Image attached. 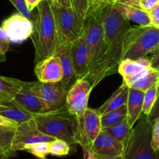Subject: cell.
<instances>
[{
  "label": "cell",
  "mask_w": 159,
  "mask_h": 159,
  "mask_svg": "<svg viewBox=\"0 0 159 159\" xmlns=\"http://www.w3.org/2000/svg\"><path fill=\"white\" fill-rule=\"evenodd\" d=\"M34 73L39 82H57L63 78V70L60 59L56 54L35 64Z\"/></svg>",
  "instance_id": "obj_14"
},
{
  "label": "cell",
  "mask_w": 159,
  "mask_h": 159,
  "mask_svg": "<svg viewBox=\"0 0 159 159\" xmlns=\"http://www.w3.org/2000/svg\"><path fill=\"white\" fill-rule=\"evenodd\" d=\"M158 95V85L156 84L144 93L142 113L147 116L150 114Z\"/></svg>",
  "instance_id": "obj_29"
},
{
  "label": "cell",
  "mask_w": 159,
  "mask_h": 159,
  "mask_svg": "<svg viewBox=\"0 0 159 159\" xmlns=\"http://www.w3.org/2000/svg\"><path fill=\"white\" fill-rule=\"evenodd\" d=\"M108 1H109V2H111V3H115L116 0H108Z\"/></svg>",
  "instance_id": "obj_52"
},
{
  "label": "cell",
  "mask_w": 159,
  "mask_h": 159,
  "mask_svg": "<svg viewBox=\"0 0 159 159\" xmlns=\"http://www.w3.org/2000/svg\"><path fill=\"white\" fill-rule=\"evenodd\" d=\"M10 40L9 37L6 34V31L3 30L2 26H0V47L3 52L6 54L9 50V44H10Z\"/></svg>",
  "instance_id": "obj_34"
},
{
  "label": "cell",
  "mask_w": 159,
  "mask_h": 159,
  "mask_svg": "<svg viewBox=\"0 0 159 159\" xmlns=\"http://www.w3.org/2000/svg\"><path fill=\"white\" fill-rule=\"evenodd\" d=\"M70 151V145L65 141L60 139H55L50 142L49 155L54 156L62 157L69 155Z\"/></svg>",
  "instance_id": "obj_31"
},
{
  "label": "cell",
  "mask_w": 159,
  "mask_h": 159,
  "mask_svg": "<svg viewBox=\"0 0 159 159\" xmlns=\"http://www.w3.org/2000/svg\"><path fill=\"white\" fill-rule=\"evenodd\" d=\"M90 148L95 155L100 156H118L124 153V144L104 130L100 132Z\"/></svg>",
  "instance_id": "obj_16"
},
{
  "label": "cell",
  "mask_w": 159,
  "mask_h": 159,
  "mask_svg": "<svg viewBox=\"0 0 159 159\" xmlns=\"http://www.w3.org/2000/svg\"><path fill=\"white\" fill-rule=\"evenodd\" d=\"M25 2H26V6L29 9V10L33 12L34 8L37 7V5L39 4L40 1L39 0H25Z\"/></svg>",
  "instance_id": "obj_42"
},
{
  "label": "cell",
  "mask_w": 159,
  "mask_h": 159,
  "mask_svg": "<svg viewBox=\"0 0 159 159\" xmlns=\"http://www.w3.org/2000/svg\"><path fill=\"white\" fill-rule=\"evenodd\" d=\"M83 149V152H84V159H97L96 155L93 152L90 148L86 147L85 145H80Z\"/></svg>",
  "instance_id": "obj_39"
},
{
  "label": "cell",
  "mask_w": 159,
  "mask_h": 159,
  "mask_svg": "<svg viewBox=\"0 0 159 159\" xmlns=\"http://www.w3.org/2000/svg\"><path fill=\"white\" fill-rule=\"evenodd\" d=\"M26 85L45 102L49 111L55 110L65 105L69 89L61 81L57 82H26Z\"/></svg>",
  "instance_id": "obj_8"
},
{
  "label": "cell",
  "mask_w": 159,
  "mask_h": 159,
  "mask_svg": "<svg viewBox=\"0 0 159 159\" xmlns=\"http://www.w3.org/2000/svg\"><path fill=\"white\" fill-rule=\"evenodd\" d=\"M102 22L104 42L98 58L89 67L87 79L93 89L104 78L118 71L123 60V43L130 23L115 7L112 3L96 8Z\"/></svg>",
  "instance_id": "obj_1"
},
{
  "label": "cell",
  "mask_w": 159,
  "mask_h": 159,
  "mask_svg": "<svg viewBox=\"0 0 159 159\" xmlns=\"http://www.w3.org/2000/svg\"><path fill=\"white\" fill-rule=\"evenodd\" d=\"M107 3H109L108 0H90L91 8L99 7V6H103V5H105L107 4ZM91 8H90V9H91Z\"/></svg>",
  "instance_id": "obj_43"
},
{
  "label": "cell",
  "mask_w": 159,
  "mask_h": 159,
  "mask_svg": "<svg viewBox=\"0 0 159 159\" xmlns=\"http://www.w3.org/2000/svg\"><path fill=\"white\" fill-rule=\"evenodd\" d=\"M55 139V138L46 135L38 130L34 118L18 124L16 127L11 150L12 152L23 151V148L28 144L38 142H51Z\"/></svg>",
  "instance_id": "obj_9"
},
{
  "label": "cell",
  "mask_w": 159,
  "mask_h": 159,
  "mask_svg": "<svg viewBox=\"0 0 159 159\" xmlns=\"http://www.w3.org/2000/svg\"><path fill=\"white\" fill-rule=\"evenodd\" d=\"M23 81L0 75V96L6 101L13 99L23 86Z\"/></svg>",
  "instance_id": "obj_23"
},
{
  "label": "cell",
  "mask_w": 159,
  "mask_h": 159,
  "mask_svg": "<svg viewBox=\"0 0 159 159\" xmlns=\"http://www.w3.org/2000/svg\"><path fill=\"white\" fill-rule=\"evenodd\" d=\"M39 1H40V2H41V1H42V0H39Z\"/></svg>",
  "instance_id": "obj_54"
},
{
  "label": "cell",
  "mask_w": 159,
  "mask_h": 159,
  "mask_svg": "<svg viewBox=\"0 0 159 159\" xmlns=\"http://www.w3.org/2000/svg\"><path fill=\"white\" fill-rule=\"evenodd\" d=\"M45 159H46V158H45Z\"/></svg>",
  "instance_id": "obj_57"
},
{
  "label": "cell",
  "mask_w": 159,
  "mask_h": 159,
  "mask_svg": "<svg viewBox=\"0 0 159 159\" xmlns=\"http://www.w3.org/2000/svg\"><path fill=\"white\" fill-rule=\"evenodd\" d=\"M70 44L71 43L59 44L55 52V54H56L60 59L62 70H63V78L61 82L68 89H70L72 85L78 80L72 61Z\"/></svg>",
  "instance_id": "obj_18"
},
{
  "label": "cell",
  "mask_w": 159,
  "mask_h": 159,
  "mask_svg": "<svg viewBox=\"0 0 159 159\" xmlns=\"http://www.w3.org/2000/svg\"><path fill=\"white\" fill-rule=\"evenodd\" d=\"M159 46V28L150 26L130 27L123 43V60L146 57Z\"/></svg>",
  "instance_id": "obj_4"
},
{
  "label": "cell",
  "mask_w": 159,
  "mask_h": 159,
  "mask_svg": "<svg viewBox=\"0 0 159 159\" xmlns=\"http://www.w3.org/2000/svg\"><path fill=\"white\" fill-rule=\"evenodd\" d=\"M151 130L152 124L146 115L142 113L124 144L125 159H156L155 152L151 144Z\"/></svg>",
  "instance_id": "obj_5"
},
{
  "label": "cell",
  "mask_w": 159,
  "mask_h": 159,
  "mask_svg": "<svg viewBox=\"0 0 159 159\" xmlns=\"http://www.w3.org/2000/svg\"><path fill=\"white\" fill-rule=\"evenodd\" d=\"M115 2L122 3V4L128 5V6L141 7V6H140V0H116Z\"/></svg>",
  "instance_id": "obj_41"
},
{
  "label": "cell",
  "mask_w": 159,
  "mask_h": 159,
  "mask_svg": "<svg viewBox=\"0 0 159 159\" xmlns=\"http://www.w3.org/2000/svg\"><path fill=\"white\" fill-rule=\"evenodd\" d=\"M12 99L34 115L49 111L45 102L30 89L26 82H23L22 89L15 95Z\"/></svg>",
  "instance_id": "obj_17"
},
{
  "label": "cell",
  "mask_w": 159,
  "mask_h": 159,
  "mask_svg": "<svg viewBox=\"0 0 159 159\" xmlns=\"http://www.w3.org/2000/svg\"><path fill=\"white\" fill-rule=\"evenodd\" d=\"M9 155L8 154L4 153V152H0V159H5L6 158H9Z\"/></svg>",
  "instance_id": "obj_47"
},
{
  "label": "cell",
  "mask_w": 159,
  "mask_h": 159,
  "mask_svg": "<svg viewBox=\"0 0 159 159\" xmlns=\"http://www.w3.org/2000/svg\"><path fill=\"white\" fill-rule=\"evenodd\" d=\"M151 25L159 28V4L149 12Z\"/></svg>",
  "instance_id": "obj_37"
},
{
  "label": "cell",
  "mask_w": 159,
  "mask_h": 159,
  "mask_svg": "<svg viewBox=\"0 0 159 159\" xmlns=\"http://www.w3.org/2000/svg\"><path fill=\"white\" fill-rule=\"evenodd\" d=\"M3 105L7 106V109L0 111V115L11 120L17 123V124H22L23 122L34 119L36 115L33 114L31 112L25 110L23 107L19 105L13 99L4 101L1 102Z\"/></svg>",
  "instance_id": "obj_22"
},
{
  "label": "cell",
  "mask_w": 159,
  "mask_h": 159,
  "mask_svg": "<svg viewBox=\"0 0 159 159\" xmlns=\"http://www.w3.org/2000/svg\"><path fill=\"white\" fill-rule=\"evenodd\" d=\"M23 151L29 152L39 159H45L50 153V142H38L28 144L23 148Z\"/></svg>",
  "instance_id": "obj_30"
},
{
  "label": "cell",
  "mask_w": 159,
  "mask_h": 159,
  "mask_svg": "<svg viewBox=\"0 0 159 159\" xmlns=\"http://www.w3.org/2000/svg\"><path fill=\"white\" fill-rule=\"evenodd\" d=\"M6 60V54L2 51L1 47H0V62L4 61Z\"/></svg>",
  "instance_id": "obj_46"
},
{
  "label": "cell",
  "mask_w": 159,
  "mask_h": 159,
  "mask_svg": "<svg viewBox=\"0 0 159 159\" xmlns=\"http://www.w3.org/2000/svg\"><path fill=\"white\" fill-rule=\"evenodd\" d=\"M6 109H7V106H6V105H3V104L0 103V111H2V110H6Z\"/></svg>",
  "instance_id": "obj_48"
},
{
  "label": "cell",
  "mask_w": 159,
  "mask_h": 159,
  "mask_svg": "<svg viewBox=\"0 0 159 159\" xmlns=\"http://www.w3.org/2000/svg\"><path fill=\"white\" fill-rule=\"evenodd\" d=\"M0 125L1 126H6V127H17L18 124L14 121L8 119V118L5 117V116L0 115Z\"/></svg>",
  "instance_id": "obj_40"
},
{
  "label": "cell",
  "mask_w": 159,
  "mask_h": 159,
  "mask_svg": "<svg viewBox=\"0 0 159 159\" xmlns=\"http://www.w3.org/2000/svg\"><path fill=\"white\" fill-rule=\"evenodd\" d=\"M84 35L90 53V67L100 56L104 42V28L96 8H91L86 18Z\"/></svg>",
  "instance_id": "obj_7"
},
{
  "label": "cell",
  "mask_w": 159,
  "mask_h": 159,
  "mask_svg": "<svg viewBox=\"0 0 159 159\" xmlns=\"http://www.w3.org/2000/svg\"><path fill=\"white\" fill-rule=\"evenodd\" d=\"M31 35L34 48L35 64L54 55L58 46V34L49 0H42L37 6Z\"/></svg>",
  "instance_id": "obj_2"
},
{
  "label": "cell",
  "mask_w": 159,
  "mask_h": 159,
  "mask_svg": "<svg viewBox=\"0 0 159 159\" xmlns=\"http://www.w3.org/2000/svg\"><path fill=\"white\" fill-rule=\"evenodd\" d=\"M4 101H6V100H5V99H3L2 96H0V103H1V102H4Z\"/></svg>",
  "instance_id": "obj_51"
},
{
  "label": "cell",
  "mask_w": 159,
  "mask_h": 159,
  "mask_svg": "<svg viewBox=\"0 0 159 159\" xmlns=\"http://www.w3.org/2000/svg\"><path fill=\"white\" fill-rule=\"evenodd\" d=\"M5 159H9V158H5Z\"/></svg>",
  "instance_id": "obj_53"
},
{
  "label": "cell",
  "mask_w": 159,
  "mask_h": 159,
  "mask_svg": "<svg viewBox=\"0 0 159 159\" xmlns=\"http://www.w3.org/2000/svg\"><path fill=\"white\" fill-rule=\"evenodd\" d=\"M34 120L42 133L65 141L70 145L79 144L78 118L69 111L65 105L55 110L36 115Z\"/></svg>",
  "instance_id": "obj_3"
},
{
  "label": "cell",
  "mask_w": 159,
  "mask_h": 159,
  "mask_svg": "<svg viewBox=\"0 0 159 159\" xmlns=\"http://www.w3.org/2000/svg\"><path fill=\"white\" fill-rule=\"evenodd\" d=\"M140 1H141V0H140Z\"/></svg>",
  "instance_id": "obj_56"
},
{
  "label": "cell",
  "mask_w": 159,
  "mask_h": 159,
  "mask_svg": "<svg viewBox=\"0 0 159 159\" xmlns=\"http://www.w3.org/2000/svg\"><path fill=\"white\" fill-rule=\"evenodd\" d=\"M155 155H156V159H159V149H157L155 152Z\"/></svg>",
  "instance_id": "obj_49"
},
{
  "label": "cell",
  "mask_w": 159,
  "mask_h": 159,
  "mask_svg": "<svg viewBox=\"0 0 159 159\" xmlns=\"http://www.w3.org/2000/svg\"><path fill=\"white\" fill-rule=\"evenodd\" d=\"M147 120L149 121L151 124H152L156 120L159 119V96H157L155 103H154L151 113H150V114L147 116Z\"/></svg>",
  "instance_id": "obj_35"
},
{
  "label": "cell",
  "mask_w": 159,
  "mask_h": 159,
  "mask_svg": "<svg viewBox=\"0 0 159 159\" xmlns=\"http://www.w3.org/2000/svg\"><path fill=\"white\" fill-rule=\"evenodd\" d=\"M9 2L15 6L18 12H20L24 16L27 17L32 21L34 20L35 14H34V12L29 10V9L26 6V2H25V0H9Z\"/></svg>",
  "instance_id": "obj_32"
},
{
  "label": "cell",
  "mask_w": 159,
  "mask_h": 159,
  "mask_svg": "<svg viewBox=\"0 0 159 159\" xmlns=\"http://www.w3.org/2000/svg\"><path fill=\"white\" fill-rule=\"evenodd\" d=\"M70 2L71 8L76 14L80 24L84 29L86 18L91 8L90 0H70Z\"/></svg>",
  "instance_id": "obj_28"
},
{
  "label": "cell",
  "mask_w": 159,
  "mask_h": 159,
  "mask_svg": "<svg viewBox=\"0 0 159 159\" xmlns=\"http://www.w3.org/2000/svg\"><path fill=\"white\" fill-rule=\"evenodd\" d=\"M15 130V127L0 125V151L8 154L9 156L14 154L11 150V146Z\"/></svg>",
  "instance_id": "obj_27"
},
{
  "label": "cell",
  "mask_w": 159,
  "mask_h": 159,
  "mask_svg": "<svg viewBox=\"0 0 159 159\" xmlns=\"http://www.w3.org/2000/svg\"><path fill=\"white\" fill-rule=\"evenodd\" d=\"M70 54L77 79H85L90 65V58L84 33L70 44Z\"/></svg>",
  "instance_id": "obj_13"
},
{
  "label": "cell",
  "mask_w": 159,
  "mask_h": 159,
  "mask_svg": "<svg viewBox=\"0 0 159 159\" xmlns=\"http://www.w3.org/2000/svg\"><path fill=\"white\" fill-rule=\"evenodd\" d=\"M151 144L154 152L159 149V119L156 120L152 124Z\"/></svg>",
  "instance_id": "obj_33"
},
{
  "label": "cell",
  "mask_w": 159,
  "mask_h": 159,
  "mask_svg": "<svg viewBox=\"0 0 159 159\" xmlns=\"http://www.w3.org/2000/svg\"><path fill=\"white\" fill-rule=\"evenodd\" d=\"M97 159H125L124 156L123 155H118V156H100L96 155Z\"/></svg>",
  "instance_id": "obj_45"
},
{
  "label": "cell",
  "mask_w": 159,
  "mask_h": 159,
  "mask_svg": "<svg viewBox=\"0 0 159 159\" xmlns=\"http://www.w3.org/2000/svg\"><path fill=\"white\" fill-rule=\"evenodd\" d=\"M151 54H152V56L150 58L151 63V68L157 69V68H159V46L154 51H152Z\"/></svg>",
  "instance_id": "obj_38"
},
{
  "label": "cell",
  "mask_w": 159,
  "mask_h": 159,
  "mask_svg": "<svg viewBox=\"0 0 159 159\" xmlns=\"http://www.w3.org/2000/svg\"><path fill=\"white\" fill-rule=\"evenodd\" d=\"M128 93H129V86L124 82H123L122 85L112 93L109 99L97 110V111L101 116L104 113L119 108L123 105H126L127 102Z\"/></svg>",
  "instance_id": "obj_21"
},
{
  "label": "cell",
  "mask_w": 159,
  "mask_h": 159,
  "mask_svg": "<svg viewBox=\"0 0 159 159\" xmlns=\"http://www.w3.org/2000/svg\"><path fill=\"white\" fill-rule=\"evenodd\" d=\"M0 152H1V151H0ZM4 153H5V152H4Z\"/></svg>",
  "instance_id": "obj_55"
},
{
  "label": "cell",
  "mask_w": 159,
  "mask_h": 159,
  "mask_svg": "<svg viewBox=\"0 0 159 159\" xmlns=\"http://www.w3.org/2000/svg\"><path fill=\"white\" fill-rule=\"evenodd\" d=\"M93 87L85 79H78L69 89L65 105L69 111L80 118L88 107L89 97Z\"/></svg>",
  "instance_id": "obj_10"
},
{
  "label": "cell",
  "mask_w": 159,
  "mask_h": 159,
  "mask_svg": "<svg viewBox=\"0 0 159 159\" xmlns=\"http://www.w3.org/2000/svg\"><path fill=\"white\" fill-rule=\"evenodd\" d=\"M101 114L97 110L87 108L84 114L78 118L79 122V145L91 148L94 141L102 130Z\"/></svg>",
  "instance_id": "obj_11"
},
{
  "label": "cell",
  "mask_w": 159,
  "mask_h": 159,
  "mask_svg": "<svg viewBox=\"0 0 159 159\" xmlns=\"http://www.w3.org/2000/svg\"><path fill=\"white\" fill-rule=\"evenodd\" d=\"M127 118V107L123 105L118 109L109 111L101 115V127L102 129L112 127L119 124L120 122Z\"/></svg>",
  "instance_id": "obj_25"
},
{
  "label": "cell",
  "mask_w": 159,
  "mask_h": 159,
  "mask_svg": "<svg viewBox=\"0 0 159 159\" xmlns=\"http://www.w3.org/2000/svg\"><path fill=\"white\" fill-rule=\"evenodd\" d=\"M51 5L57 30L58 45L72 43L84 33L76 14L71 7L55 2H51Z\"/></svg>",
  "instance_id": "obj_6"
},
{
  "label": "cell",
  "mask_w": 159,
  "mask_h": 159,
  "mask_svg": "<svg viewBox=\"0 0 159 159\" xmlns=\"http://www.w3.org/2000/svg\"><path fill=\"white\" fill-rule=\"evenodd\" d=\"M114 7L129 21L137 23L139 26H150L151 25V16L149 12L141 7L128 6L122 3H112Z\"/></svg>",
  "instance_id": "obj_20"
},
{
  "label": "cell",
  "mask_w": 159,
  "mask_h": 159,
  "mask_svg": "<svg viewBox=\"0 0 159 159\" xmlns=\"http://www.w3.org/2000/svg\"><path fill=\"white\" fill-rule=\"evenodd\" d=\"M156 70H157V73H158V83H157V85H158V95L157 96H159V68H157Z\"/></svg>",
  "instance_id": "obj_50"
},
{
  "label": "cell",
  "mask_w": 159,
  "mask_h": 159,
  "mask_svg": "<svg viewBox=\"0 0 159 159\" xmlns=\"http://www.w3.org/2000/svg\"><path fill=\"white\" fill-rule=\"evenodd\" d=\"M11 43H21L31 37L33 31V21L20 12L8 17L2 23Z\"/></svg>",
  "instance_id": "obj_12"
},
{
  "label": "cell",
  "mask_w": 159,
  "mask_h": 159,
  "mask_svg": "<svg viewBox=\"0 0 159 159\" xmlns=\"http://www.w3.org/2000/svg\"><path fill=\"white\" fill-rule=\"evenodd\" d=\"M131 129H132V127H130L127 118H126L122 122H120L119 124L112 126V127L102 129V130H105L111 136H112L114 138H115L118 141L125 144L128 138H129Z\"/></svg>",
  "instance_id": "obj_26"
},
{
  "label": "cell",
  "mask_w": 159,
  "mask_h": 159,
  "mask_svg": "<svg viewBox=\"0 0 159 159\" xmlns=\"http://www.w3.org/2000/svg\"><path fill=\"white\" fill-rule=\"evenodd\" d=\"M150 68H151V60L146 56L137 60L123 59L118 65V72L123 77V82L129 86Z\"/></svg>",
  "instance_id": "obj_15"
},
{
  "label": "cell",
  "mask_w": 159,
  "mask_h": 159,
  "mask_svg": "<svg viewBox=\"0 0 159 159\" xmlns=\"http://www.w3.org/2000/svg\"><path fill=\"white\" fill-rule=\"evenodd\" d=\"M144 92L129 87L127 102V120L130 127H132L142 115Z\"/></svg>",
  "instance_id": "obj_19"
},
{
  "label": "cell",
  "mask_w": 159,
  "mask_h": 159,
  "mask_svg": "<svg viewBox=\"0 0 159 159\" xmlns=\"http://www.w3.org/2000/svg\"><path fill=\"white\" fill-rule=\"evenodd\" d=\"M158 83V73L154 68H151L141 75L129 87L146 92L154 85Z\"/></svg>",
  "instance_id": "obj_24"
},
{
  "label": "cell",
  "mask_w": 159,
  "mask_h": 159,
  "mask_svg": "<svg viewBox=\"0 0 159 159\" xmlns=\"http://www.w3.org/2000/svg\"><path fill=\"white\" fill-rule=\"evenodd\" d=\"M51 2L57 3V4L62 5L63 6L66 7H71V2L70 0H49Z\"/></svg>",
  "instance_id": "obj_44"
},
{
  "label": "cell",
  "mask_w": 159,
  "mask_h": 159,
  "mask_svg": "<svg viewBox=\"0 0 159 159\" xmlns=\"http://www.w3.org/2000/svg\"><path fill=\"white\" fill-rule=\"evenodd\" d=\"M159 4V0H141L140 6L142 9L149 12L152 10L154 7Z\"/></svg>",
  "instance_id": "obj_36"
}]
</instances>
